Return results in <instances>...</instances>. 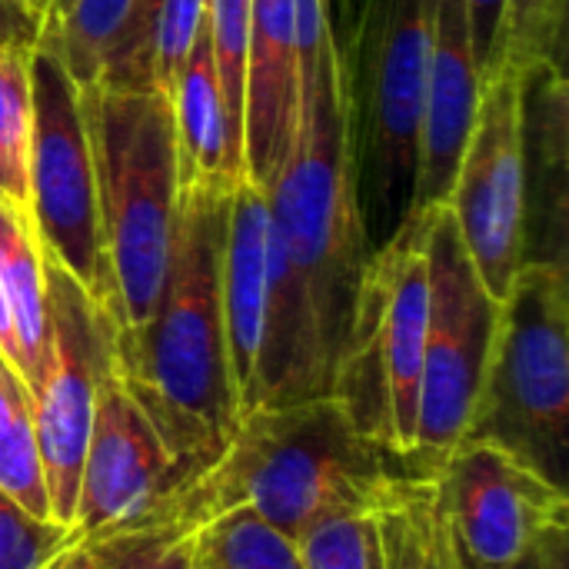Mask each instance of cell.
I'll use <instances>...</instances> for the list:
<instances>
[{
	"mask_svg": "<svg viewBox=\"0 0 569 569\" xmlns=\"http://www.w3.org/2000/svg\"><path fill=\"white\" fill-rule=\"evenodd\" d=\"M237 187V183H233ZM227 183L180 190L167 277L150 320L113 333V370L190 487L240 420L223 320Z\"/></svg>",
	"mask_w": 569,
	"mask_h": 569,
	"instance_id": "1",
	"label": "cell"
},
{
	"mask_svg": "<svg viewBox=\"0 0 569 569\" xmlns=\"http://www.w3.org/2000/svg\"><path fill=\"white\" fill-rule=\"evenodd\" d=\"M413 463L363 437L337 397L240 413L223 453L163 510L153 530L193 533L207 520L247 507L297 543L333 513L377 507Z\"/></svg>",
	"mask_w": 569,
	"mask_h": 569,
	"instance_id": "2",
	"label": "cell"
},
{
	"mask_svg": "<svg viewBox=\"0 0 569 569\" xmlns=\"http://www.w3.org/2000/svg\"><path fill=\"white\" fill-rule=\"evenodd\" d=\"M437 0H357L337 43L357 217L373 260L407 227L420 167Z\"/></svg>",
	"mask_w": 569,
	"mask_h": 569,
	"instance_id": "3",
	"label": "cell"
},
{
	"mask_svg": "<svg viewBox=\"0 0 569 569\" xmlns=\"http://www.w3.org/2000/svg\"><path fill=\"white\" fill-rule=\"evenodd\" d=\"M280 243L300 273L320 327V340L337 373L350 340L367 277V243L357 217L347 117L333 23L317 60L300 73V117L277 180L263 190Z\"/></svg>",
	"mask_w": 569,
	"mask_h": 569,
	"instance_id": "4",
	"label": "cell"
},
{
	"mask_svg": "<svg viewBox=\"0 0 569 569\" xmlns=\"http://www.w3.org/2000/svg\"><path fill=\"white\" fill-rule=\"evenodd\" d=\"M97 170L100 237L113 280V333L150 320L180 203L170 97L157 87H80Z\"/></svg>",
	"mask_w": 569,
	"mask_h": 569,
	"instance_id": "5",
	"label": "cell"
},
{
	"mask_svg": "<svg viewBox=\"0 0 569 569\" xmlns=\"http://www.w3.org/2000/svg\"><path fill=\"white\" fill-rule=\"evenodd\" d=\"M567 267L523 263L500 300L497 330L463 440L503 447L567 487L569 457Z\"/></svg>",
	"mask_w": 569,
	"mask_h": 569,
	"instance_id": "6",
	"label": "cell"
},
{
	"mask_svg": "<svg viewBox=\"0 0 569 569\" xmlns=\"http://www.w3.org/2000/svg\"><path fill=\"white\" fill-rule=\"evenodd\" d=\"M430 317L423 223L410 220L367 263L357 320L333 373V393L373 443L413 457ZM423 477V473H420Z\"/></svg>",
	"mask_w": 569,
	"mask_h": 569,
	"instance_id": "7",
	"label": "cell"
},
{
	"mask_svg": "<svg viewBox=\"0 0 569 569\" xmlns=\"http://www.w3.org/2000/svg\"><path fill=\"white\" fill-rule=\"evenodd\" d=\"M413 220L423 223L430 317L420 377L417 443L410 463L417 473L437 477L450 453L463 443V433L470 427L497 330L500 300H493L480 283L450 207H437Z\"/></svg>",
	"mask_w": 569,
	"mask_h": 569,
	"instance_id": "8",
	"label": "cell"
},
{
	"mask_svg": "<svg viewBox=\"0 0 569 569\" xmlns=\"http://www.w3.org/2000/svg\"><path fill=\"white\" fill-rule=\"evenodd\" d=\"M30 160H27V213L40 250L57 260L110 317L113 280L100 237L97 170L83 120L80 87L67 67L47 50L30 53Z\"/></svg>",
	"mask_w": 569,
	"mask_h": 569,
	"instance_id": "9",
	"label": "cell"
},
{
	"mask_svg": "<svg viewBox=\"0 0 569 569\" xmlns=\"http://www.w3.org/2000/svg\"><path fill=\"white\" fill-rule=\"evenodd\" d=\"M43 273L50 307V363L30 390V420L47 473L50 517L70 523L100 380L113 367V320L47 253Z\"/></svg>",
	"mask_w": 569,
	"mask_h": 569,
	"instance_id": "10",
	"label": "cell"
},
{
	"mask_svg": "<svg viewBox=\"0 0 569 569\" xmlns=\"http://www.w3.org/2000/svg\"><path fill=\"white\" fill-rule=\"evenodd\" d=\"M437 483L463 569H513L550 530L569 527L567 487L483 440H463Z\"/></svg>",
	"mask_w": 569,
	"mask_h": 569,
	"instance_id": "11",
	"label": "cell"
},
{
	"mask_svg": "<svg viewBox=\"0 0 569 569\" xmlns=\"http://www.w3.org/2000/svg\"><path fill=\"white\" fill-rule=\"evenodd\" d=\"M183 490L167 447L110 367L100 380L90 440L80 463L73 533L83 543H103L153 530L173 497Z\"/></svg>",
	"mask_w": 569,
	"mask_h": 569,
	"instance_id": "12",
	"label": "cell"
},
{
	"mask_svg": "<svg viewBox=\"0 0 569 569\" xmlns=\"http://www.w3.org/2000/svg\"><path fill=\"white\" fill-rule=\"evenodd\" d=\"M447 207L480 283L493 300H503L523 267L517 70H500L483 83Z\"/></svg>",
	"mask_w": 569,
	"mask_h": 569,
	"instance_id": "13",
	"label": "cell"
},
{
	"mask_svg": "<svg viewBox=\"0 0 569 569\" xmlns=\"http://www.w3.org/2000/svg\"><path fill=\"white\" fill-rule=\"evenodd\" d=\"M523 263L567 267L569 257V87L563 63L517 70Z\"/></svg>",
	"mask_w": 569,
	"mask_h": 569,
	"instance_id": "14",
	"label": "cell"
},
{
	"mask_svg": "<svg viewBox=\"0 0 569 569\" xmlns=\"http://www.w3.org/2000/svg\"><path fill=\"white\" fill-rule=\"evenodd\" d=\"M480 90L483 80L473 60L467 0H437L433 53L427 70V100L420 127V167L410 220L447 207L463 147L477 120Z\"/></svg>",
	"mask_w": 569,
	"mask_h": 569,
	"instance_id": "15",
	"label": "cell"
},
{
	"mask_svg": "<svg viewBox=\"0 0 569 569\" xmlns=\"http://www.w3.org/2000/svg\"><path fill=\"white\" fill-rule=\"evenodd\" d=\"M300 117L297 0H253L243 70V173L267 190L293 143Z\"/></svg>",
	"mask_w": 569,
	"mask_h": 569,
	"instance_id": "16",
	"label": "cell"
},
{
	"mask_svg": "<svg viewBox=\"0 0 569 569\" xmlns=\"http://www.w3.org/2000/svg\"><path fill=\"white\" fill-rule=\"evenodd\" d=\"M160 0H47L40 47L77 87H153V33Z\"/></svg>",
	"mask_w": 569,
	"mask_h": 569,
	"instance_id": "17",
	"label": "cell"
},
{
	"mask_svg": "<svg viewBox=\"0 0 569 569\" xmlns=\"http://www.w3.org/2000/svg\"><path fill=\"white\" fill-rule=\"evenodd\" d=\"M267 243H270V200L250 180L230 190L227 240H223V320L230 373L237 387L240 413L253 393L257 350L263 330V293H267Z\"/></svg>",
	"mask_w": 569,
	"mask_h": 569,
	"instance_id": "18",
	"label": "cell"
},
{
	"mask_svg": "<svg viewBox=\"0 0 569 569\" xmlns=\"http://www.w3.org/2000/svg\"><path fill=\"white\" fill-rule=\"evenodd\" d=\"M173 130H177V180L180 190L193 183H240L243 173V140L233 130L220 77L210 53L207 20L203 30L170 87Z\"/></svg>",
	"mask_w": 569,
	"mask_h": 569,
	"instance_id": "19",
	"label": "cell"
},
{
	"mask_svg": "<svg viewBox=\"0 0 569 569\" xmlns=\"http://www.w3.org/2000/svg\"><path fill=\"white\" fill-rule=\"evenodd\" d=\"M0 287L17 343V377L30 393L50 363L47 273L30 213L7 203H0Z\"/></svg>",
	"mask_w": 569,
	"mask_h": 569,
	"instance_id": "20",
	"label": "cell"
},
{
	"mask_svg": "<svg viewBox=\"0 0 569 569\" xmlns=\"http://www.w3.org/2000/svg\"><path fill=\"white\" fill-rule=\"evenodd\" d=\"M383 569H463L437 477L403 480L377 507Z\"/></svg>",
	"mask_w": 569,
	"mask_h": 569,
	"instance_id": "21",
	"label": "cell"
},
{
	"mask_svg": "<svg viewBox=\"0 0 569 569\" xmlns=\"http://www.w3.org/2000/svg\"><path fill=\"white\" fill-rule=\"evenodd\" d=\"M193 569H307L297 543L247 507L227 510L190 533Z\"/></svg>",
	"mask_w": 569,
	"mask_h": 569,
	"instance_id": "22",
	"label": "cell"
},
{
	"mask_svg": "<svg viewBox=\"0 0 569 569\" xmlns=\"http://www.w3.org/2000/svg\"><path fill=\"white\" fill-rule=\"evenodd\" d=\"M30 53H0V203L27 210V160H30Z\"/></svg>",
	"mask_w": 569,
	"mask_h": 569,
	"instance_id": "23",
	"label": "cell"
},
{
	"mask_svg": "<svg viewBox=\"0 0 569 569\" xmlns=\"http://www.w3.org/2000/svg\"><path fill=\"white\" fill-rule=\"evenodd\" d=\"M297 553L307 569H383L377 513H333L297 540Z\"/></svg>",
	"mask_w": 569,
	"mask_h": 569,
	"instance_id": "24",
	"label": "cell"
},
{
	"mask_svg": "<svg viewBox=\"0 0 569 569\" xmlns=\"http://www.w3.org/2000/svg\"><path fill=\"white\" fill-rule=\"evenodd\" d=\"M73 543L70 523L33 517L0 493V569H47Z\"/></svg>",
	"mask_w": 569,
	"mask_h": 569,
	"instance_id": "25",
	"label": "cell"
},
{
	"mask_svg": "<svg viewBox=\"0 0 569 569\" xmlns=\"http://www.w3.org/2000/svg\"><path fill=\"white\" fill-rule=\"evenodd\" d=\"M567 0H510L503 70H520L533 60H557L563 53Z\"/></svg>",
	"mask_w": 569,
	"mask_h": 569,
	"instance_id": "26",
	"label": "cell"
},
{
	"mask_svg": "<svg viewBox=\"0 0 569 569\" xmlns=\"http://www.w3.org/2000/svg\"><path fill=\"white\" fill-rule=\"evenodd\" d=\"M0 493H7L13 503H20L33 517L53 520L50 517L47 473H43V460H40V447L33 437L30 413H23L0 437Z\"/></svg>",
	"mask_w": 569,
	"mask_h": 569,
	"instance_id": "27",
	"label": "cell"
},
{
	"mask_svg": "<svg viewBox=\"0 0 569 569\" xmlns=\"http://www.w3.org/2000/svg\"><path fill=\"white\" fill-rule=\"evenodd\" d=\"M207 20V0H160L153 33V87L170 97V87L187 63Z\"/></svg>",
	"mask_w": 569,
	"mask_h": 569,
	"instance_id": "28",
	"label": "cell"
},
{
	"mask_svg": "<svg viewBox=\"0 0 569 569\" xmlns=\"http://www.w3.org/2000/svg\"><path fill=\"white\" fill-rule=\"evenodd\" d=\"M103 550L107 569H193L190 533L173 530H143L97 543Z\"/></svg>",
	"mask_w": 569,
	"mask_h": 569,
	"instance_id": "29",
	"label": "cell"
},
{
	"mask_svg": "<svg viewBox=\"0 0 569 569\" xmlns=\"http://www.w3.org/2000/svg\"><path fill=\"white\" fill-rule=\"evenodd\" d=\"M467 13H470L473 60H477L480 80L487 83L490 77L503 70L510 0H467Z\"/></svg>",
	"mask_w": 569,
	"mask_h": 569,
	"instance_id": "30",
	"label": "cell"
},
{
	"mask_svg": "<svg viewBox=\"0 0 569 569\" xmlns=\"http://www.w3.org/2000/svg\"><path fill=\"white\" fill-rule=\"evenodd\" d=\"M43 13L27 0H0V53L40 47Z\"/></svg>",
	"mask_w": 569,
	"mask_h": 569,
	"instance_id": "31",
	"label": "cell"
},
{
	"mask_svg": "<svg viewBox=\"0 0 569 569\" xmlns=\"http://www.w3.org/2000/svg\"><path fill=\"white\" fill-rule=\"evenodd\" d=\"M23 413H30V393H27L23 380L17 377V370L0 357V437H3Z\"/></svg>",
	"mask_w": 569,
	"mask_h": 569,
	"instance_id": "32",
	"label": "cell"
},
{
	"mask_svg": "<svg viewBox=\"0 0 569 569\" xmlns=\"http://www.w3.org/2000/svg\"><path fill=\"white\" fill-rule=\"evenodd\" d=\"M47 569H107V560H103V550L97 543L77 540L73 547H67Z\"/></svg>",
	"mask_w": 569,
	"mask_h": 569,
	"instance_id": "33",
	"label": "cell"
},
{
	"mask_svg": "<svg viewBox=\"0 0 569 569\" xmlns=\"http://www.w3.org/2000/svg\"><path fill=\"white\" fill-rule=\"evenodd\" d=\"M540 569H569V527H557L540 540Z\"/></svg>",
	"mask_w": 569,
	"mask_h": 569,
	"instance_id": "34",
	"label": "cell"
},
{
	"mask_svg": "<svg viewBox=\"0 0 569 569\" xmlns=\"http://www.w3.org/2000/svg\"><path fill=\"white\" fill-rule=\"evenodd\" d=\"M537 547H540V543H537ZM513 569H540V550H533L523 563H517Z\"/></svg>",
	"mask_w": 569,
	"mask_h": 569,
	"instance_id": "35",
	"label": "cell"
},
{
	"mask_svg": "<svg viewBox=\"0 0 569 569\" xmlns=\"http://www.w3.org/2000/svg\"><path fill=\"white\" fill-rule=\"evenodd\" d=\"M27 3H30V7H37L40 13H43V7H47V0H27Z\"/></svg>",
	"mask_w": 569,
	"mask_h": 569,
	"instance_id": "36",
	"label": "cell"
}]
</instances>
